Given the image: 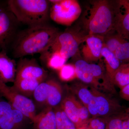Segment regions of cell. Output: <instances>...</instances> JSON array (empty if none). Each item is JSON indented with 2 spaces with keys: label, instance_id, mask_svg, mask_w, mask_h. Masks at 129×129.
Listing matches in <instances>:
<instances>
[{
  "label": "cell",
  "instance_id": "277c9868",
  "mask_svg": "<svg viewBox=\"0 0 129 129\" xmlns=\"http://www.w3.org/2000/svg\"><path fill=\"white\" fill-rule=\"evenodd\" d=\"M70 26L63 32H59L49 49L59 52L67 60L77 55L80 46L88 35L80 27Z\"/></svg>",
  "mask_w": 129,
  "mask_h": 129
},
{
  "label": "cell",
  "instance_id": "7a4b0ae2",
  "mask_svg": "<svg viewBox=\"0 0 129 129\" xmlns=\"http://www.w3.org/2000/svg\"><path fill=\"white\" fill-rule=\"evenodd\" d=\"M118 9V0L90 1L82 19L83 30L88 35L104 37L114 30Z\"/></svg>",
  "mask_w": 129,
  "mask_h": 129
},
{
  "label": "cell",
  "instance_id": "4fadbf2b",
  "mask_svg": "<svg viewBox=\"0 0 129 129\" xmlns=\"http://www.w3.org/2000/svg\"><path fill=\"white\" fill-rule=\"evenodd\" d=\"M31 125L29 118L15 109L0 118V129H29Z\"/></svg>",
  "mask_w": 129,
  "mask_h": 129
},
{
  "label": "cell",
  "instance_id": "8fae6325",
  "mask_svg": "<svg viewBox=\"0 0 129 129\" xmlns=\"http://www.w3.org/2000/svg\"><path fill=\"white\" fill-rule=\"evenodd\" d=\"M82 44L84 45L81 50L83 60L92 63L102 58V50L104 44L103 37L88 35Z\"/></svg>",
  "mask_w": 129,
  "mask_h": 129
},
{
  "label": "cell",
  "instance_id": "d4e9b609",
  "mask_svg": "<svg viewBox=\"0 0 129 129\" xmlns=\"http://www.w3.org/2000/svg\"><path fill=\"white\" fill-rule=\"evenodd\" d=\"M55 112L56 129H76L75 125L69 119L60 106L54 108Z\"/></svg>",
  "mask_w": 129,
  "mask_h": 129
},
{
  "label": "cell",
  "instance_id": "f546056e",
  "mask_svg": "<svg viewBox=\"0 0 129 129\" xmlns=\"http://www.w3.org/2000/svg\"><path fill=\"white\" fill-rule=\"evenodd\" d=\"M119 95L122 99L129 102V84L120 89Z\"/></svg>",
  "mask_w": 129,
  "mask_h": 129
},
{
  "label": "cell",
  "instance_id": "2e32d148",
  "mask_svg": "<svg viewBox=\"0 0 129 129\" xmlns=\"http://www.w3.org/2000/svg\"><path fill=\"white\" fill-rule=\"evenodd\" d=\"M32 122L34 129H56L55 109L46 108L36 114Z\"/></svg>",
  "mask_w": 129,
  "mask_h": 129
},
{
  "label": "cell",
  "instance_id": "3957f363",
  "mask_svg": "<svg viewBox=\"0 0 129 129\" xmlns=\"http://www.w3.org/2000/svg\"><path fill=\"white\" fill-rule=\"evenodd\" d=\"M7 6L19 22L28 27L48 24L49 0H8Z\"/></svg>",
  "mask_w": 129,
  "mask_h": 129
},
{
  "label": "cell",
  "instance_id": "ac0fdd59",
  "mask_svg": "<svg viewBox=\"0 0 129 129\" xmlns=\"http://www.w3.org/2000/svg\"><path fill=\"white\" fill-rule=\"evenodd\" d=\"M102 57L104 58L107 77L111 83L114 85L113 81L114 76L120 67L121 62L114 54L105 46L104 44L102 50Z\"/></svg>",
  "mask_w": 129,
  "mask_h": 129
},
{
  "label": "cell",
  "instance_id": "8992f818",
  "mask_svg": "<svg viewBox=\"0 0 129 129\" xmlns=\"http://www.w3.org/2000/svg\"><path fill=\"white\" fill-rule=\"evenodd\" d=\"M20 23L7 6L0 5V50H7L18 32Z\"/></svg>",
  "mask_w": 129,
  "mask_h": 129
},
{
  "label": "cell",
  "instance_id": "4dcf8cb0",
  "mask_svg": "<svg viewBox=\"0 0 129 129\" xmlns=\"http://www.w3.org/2000/svg\"><path fill=\"white\" fill-rule=\"evenodd\" d=\"M122 129H129V113L126 109L122 116Z\"/></svg>",
  "mask_w": 129,
  "mask_h": 129
},
{
  "label": "cell",
  "instance_id": "e0dca14e",
  "mask_svg": "<svg viewBox=\"0 0 129 129\" xmlns=\"http://www.w3.org/2000/svg\"><path fill=\"white\" fill-rule=\"evenodd\" d=\"M76 78L81 82L89 85L97 90L98 87L91 68V63L87 62L83 59H78L74 64Z\"/></svg>",
  "mask_w": 129,
  "mask_h": 129
},
{
  "label": "cell",
  "instance_id": "44dd1931",
  "mask_svg": "<svg viewBox=\"0 0 129 129\" xmlns=\"http://www.w3.org/2000/svg\"><path fill=\"white\" fill-rule=\"evenodd\" d=\"M62 95V88L60 83L55 80L50 79V85L46 108L54 109L60 106L59 105L63 100Z\"/></svg>",
  "mask_w": 129,
  "mask_h": 129
},
{
  "label": "cell",
  "instance_id": "1f68e13d",
  "mask_svg": "<svg viewBox=\"0 0 129 129\" xmlns=\"http://www.w3.org/2000/svg\"><path fill=\"white\" fill-rule=\"evenodd\" d=\"M86 126H87V125H86ZM86 126H83V127L78 128H76V129H91L89 127V126L87 127Z\"/></svg>",
  "mask_w": 129,
  "mask_h": 129
},
{
  "label": "cell",
  "instance_id": "7402d4cb",
  "mask_svg": "<svg viewBox=\"0 0 129 129\" xmlns=\"http://www.w3.org/2000/svg\"><path fill=\"white\" fill-rule=\"evenodd\" d=\"M41 54L42 60H46L48 68L55 70H59L68 60L59 52L52 51L49 49Z\"/></svg>",
  "mask_w": 129,
  "mask_h": 129
},
{
  "label": "cell",
  "instance_id": "83f0119b",
  "mask_svg": "<svg viewBox=\"0 0 129 129\" xmlns=\"http://www.w3.org/2000/svg\"><path fill=\"white\" fill-rule=\"evenodd\" d=\"M124 113L109 118L106 129H122V116Z\"/></svg>",
  "mask_w": 129,
  "mask_h": 129
},
{
  "label": "cell",
  "instance_id": "4316f807",
  "mask_svg": "<svg viewBox=\"0 0 129 129\" xmlns=\"http://www.w3.org/2000/svg\"><path fill=\"white\" fill-rule=\"evenodd\" d=\"M109 118L92 117L89 120L88 125L91 129H106Z\"/></svg>",
  "mask_w": 129,
  "mask_h": 129
},
{
  "label": "cell",
  "instance_id": "f1b7e54d",
  "mask_svg": "<svg viewBox=\"0 0 129 129\" xmlns=\"http://www.w3.org/2000/svg\"><path fill=\"white\" fill-rule=\"evenodd\" d=\"M13 109L12 106L8 101L0 99V118Z\"/></svg>",
  "mask_w": 129,
  "mask_h": 129
},
{
  "label": "cell",
  "instance_id": "603a6c76",
  "mask_svg": "<svg viewBox=\"0 0 129 129\" xmlns=\"http://www.w3.org/2000/svg\"><path fill=\"white\" fill-rule=\"evenodd\" d=\"M50 85V79L42 82L37 86L34 92L33 98L35 105L39 107L45 106L49 94Z\"/></svg>",
  "mask_w": 129,
  "mask_h": 129
},
{
  "label": "cell",
  "instance_id": "30bf717a",
  "mask_svg": "<svg viewBox=\"0 0 129 129\" xmlns=\"http://www.w3.org/2000/svg\"><path fill=\"white\" fill-rule=\"evenodd\" d=\"M48 76V72L40 66L35 58H21L17 63L15 80L34 79L44 81Z\"/></svg>",
  "mask_w": 129,
  "mask_h": 129
},
{
  "label": "cell",
  "instance_id": "9a60e30c",
  "mask_svg": "<svg viewBox=\"0 0 129 129\" xmlns=\"http://www.w3.org/2000/svg\"><path fill=\"white\" fill-rule=\"evenodd\" d=\"M17 64L15 60L8 56L7 51L0 50V81L6 84L14 83Z\"/></svg>",
  "mask_w": 129,
  "mask_h": 129
},
{
  "label": "cell",
  "instance_id": "5b68a950",
  "mask_svg": "<svg viewBox=\"0 0 129 129\" xmlns=\"http://www.w3.org/2000/svg\"><path fill=\"white\" fill-rule=\"evenodd\" d=\"M50 18L57 23L70 26L80 16L81 9L76 0H50Z\"/></svg>",
  "mask_w": 129,
  "mask_h": 129
},
{
  "label": "cell",
  "instance_id": "5bb4252c",
  "mask_svg": "<svg viewBox=\"0 0 129 129\" xmlns=\"http://www.w3.org/2000/svg\"><path fill=\"white\" fill-rule=\"evenodd\" d=\"M118 9L114 30L129 41V0H118Z\"/></svg>",
  "mask_w": 129,
  "mask_h": 129
},
{
  "label": "cell",
  "instance_id": "d6a6232c",
  "mask_svg": "<svg viewBox=\"0 0 129 129\" xmlns=\"http://www.w3.org/2000/svg\"><path fill=\"white\" fill-rule=\"evenodd\" d=\"M126 111H127L128 113H129V107L127 109H126Z\"/></svg>",
  "mask_w": 129,
  "mask_h": 129
},
{
  "label": "cell",
  "instance_id": "7c38bea8",
  "mask_svg": "<svg viewBox=\"0 0 129 129\" xmlns=\"http://www.w3.org/2000/svg\"><path fill=\"white\" fill-rule=\"evenodd\" d=\"M105 45L114 54L121 64L129 62V41L118 34H113L107 38Z\"/></svg>",
  "mask_w": 129,
  "mask_h": 129
},
{
  "label": "cell",
  "instance_id": "ba28073f",
  "mask_svg": "<svg viewBox=\"0 0 129 129\" xmlns=\"http://www.w3.org/2000/svg\"><path fill=\"white\" fill-rule=\"evenodd\" d=\"M60 106L77 128L88 124L90 115L88 109L74 95L65 97Z\"/></svg>",
  "mask_w": 129,
  "mask_h": 129
},
{
  "label": "cell",
  "instance_id": "6da1fadb",
  "mask_svg": "<svg viewBox=\"0 0 129 129\" xmlns=\"http://www.w3.org/2000/svg\"><path fill=\"white\" fill-rule=\"evenodd\" d=\"M59 33L49 24L28 27L19 31L12 45L14 58H21L48 50Z\"/></svg>",
  "mask_w": 129,
  "mask_h": 129
},
{
  "label": "cell",
  "instance_id": "484cf974",
  "mask_svg": "<svg viewBox=\"0 0 129 129\" xmlns=\"http://www.w3.org/2000/svg\"><path fill=\"white\" fill-rule=\"evenodd\" d=\"M58 72L59 77L63 81H70L76 78V70L74 64H65Z\"/></svg>",
  "mask_w": 129,
  "mask_h": 129
},
{
  "label": "cell",
  "instance_id": "d6986e66",
  "mask_svg": "<svg viewBox=\"0 0 129 129\" xmlns=\"http://www.w3.org/2000/svg\"><path fill=\"white\" fill-rule=\"evenodd\" d=\"M43 81H44L34 79L15 80L12 87L21 95L30 98V97L33 96L34 92L37 86Z\"/></svg>",
  "mask_w": 129,
  "mask_h": 129
},
{
  "label": "cell",
  "instance_id": "52a82bcc",
  "mask_svg": "<svg viewBox=\"0 0 129 129\" xmlns=\"http://www.w3.org/2000/svg\"><path fill=\"white\" fill-rule=\"evenodd\" d=\"M0 96L5 98L14 109L18 110L32 120L37 114L34 101L0 81Z\"/></svg>",
  "mask_w": 129,
  "mask_h": 129
},
{
  "label": "cell",
  "instance_id": "9c48e42d",
  "mask_svg": "<svg viewBox=\"0 0 129 129\" xmlns=\"http://www.w3.org/2000/svg\"><path fill=\"white\" fill-rule=\"evenodd\" d=\"M94 98L98 112V117L109 118L122 114L126 109L117 99L112 95L105 94L90 86Z\"/></svg>",
  "mask_w": 129,
  "mask_h": 129
},
{
  "label": "cell",
  "instance_id": "ffe728a7",
  "mask_svg": "<svg viewBox=\"0 0 129 129\" xmlns=\"http://www.w3.org/2000/svg\"><path fill=\"white\" fill-rule=\"evenodd\" d=\"M82 82H77L70 85V89L75 96H77L80 101L87 108L93 97L90 86Z\"/></svg>",
  "mask_w": 129,
  "mask_h": 129
},
{
  "label": "cell",
  "instance_id": "cb8c5ba5",
  "mask_svg": "<svg viewBox=\"0 0 129 129\" xmlns=\"http://www.w3.org/2000/svg\"><path fill=\"white\" fill-rule=\"evenodd\" d=\"M113 83L119 89L129 84V62L121 64L113 78Z\"/></svg>",
  "mask_w": 129,
  "mask_h": 129
}]
</instances>
